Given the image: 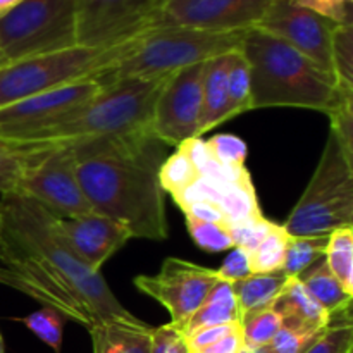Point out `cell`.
Wrapping results in <instances>:
<instances>
[{"label":"cell","instance_id":"cell-2","mask_svg":"<svg viewBox=\"0 0 353 353\" xmlns=\"http://www.w3.org/2000/svg\"><path fill=\"white\" fill-rule=\"evenodd\" d=\"M78 179L93 212L121 224L131 238H168L164 190L159 181L162 145L154 133L69 143Z\"/></svg>","mask_w":353,"mask_h":353},{"label":"cell","instance_id":"cell-1","mask_svg":"<svg viewBox=\"0 0 353 353\" xmlns=\"http://www.w3.org/2000/svg\"><path fill=\"white\" fill-rule=\"evenodd\" d=\"M0 283L86 330L137 317L74 254L55 217L17 192L0 195Z\"/></svg>","mask_w":353,"mask_h":353},{"label":"cell","instance_id":"cell-29","mask_svg":"<svg viewBox=\"0 0 353 353\" xmlns=\"http://www.w3.org/2000/svg\"><path fill=\"white\" fill-rule=\"evenodd\" d=\"M243 347L257 348L271 345L272 338L283 326V319L272 307L254 310L240 317Z\"/></svg>","mask_w":353,"mask_h":353},{"label":"cell","instance_id":"cell-15","mask_svg":"<svg viewBox=\"0 0 353 353\" xmlns=\"http://www.w3.org/2000/svg\"><path fill=\"white\" fill-rule=\"evenodd\" d=\"M336 24L290 0H276L257 28L292 45L295 50L334 76L331 38ZM336 78V76H334Z\"/></svg>","mask_w":353,"mask_h":353},{"label":"cell","instance_id":"cell-8","mask_svg":"<svg viewBox=\"0 0 353 353\" xmlns=\"http://www.w3.org/2000/svg\"><path fill=\"white\" fill-rule=\"evenodd\" d=\"M76 45V0H21L0 19V54L7 62Z\"/></svg>","mask_w":353,"mask_h":353},{"label":"cell","instance_id":"cell-39","mask_svg":"<svg viewBox=\"0 0 353 353\" xmlns=\"http://www.w3.org/2000/svg\"><path fill=\"white\" fill-rule=\"evenodd\" d=\"M150 353H188L185 336L171 324L154 327Z\"/></svg>","mask_w":353,"mask_h":353},{"label":"cell","instance_id":"cell-31","mask_svg":"<svg viewBox=\"0 0 353 353\" xmlns=\"http://www.w3.org/2000/svg\"><path fill=\"white\" fill-rule=\"evenodd\" d=\"M333 71L338 83L353 90V24H336L331 38Z\"/></svg>","mask_w":353,"mask_h":353},{"label":"cell","instance_id":"cell-46","mask_svg":"<svg viewBox=\"0 0 353 353\" xmlns=\"http://www.w3.org/2000/svg\"><path fill=\"white\" fill-rule=\"evenodd\" d=\"M240 353H274L271 350V347H257V348H247V347H243L240 350Z\"/></svg>","mask_w":353,"mask_h":353},{"label":"cell","instance_id":"cell-34","mask_svg":"<svg viewBox=\"0 0 353 353\" xmlns=\"http://www.w3.org/2000/svg\"><path fill=\"white\" fill-rule=\"evenodd\" d=\"M323 333L324 331L283 324L269 347L274 353H307V350L323 336Z\"/></svg>","mask_w":353,"mask_h":353},{"label":"cell","instance_id":"cell-41","mask_svg":"<svg viewBox=\"0 0 353 353\" xmlns=\"http://www.w3.org/2000/svg\"><path fill=\"white\" fill-rule=\"evenodd\" d=\"M238 324L240 323L203 327V330H199L195 331V333L188 334V336H185V343H186V348H188V353H196L202 350V348L216 343L217 340H221L223 336L230 334L234 327H238Z\"/></svg>","mask_w":353,"mask_h":353},{"label":"cell","instance_id":"cell-27","mask_svg":"<svg viewBox=\"0 0 353 353\" xmlns=\"http://www.w3.org/2000/svg\"><path fill=\"white\" fill-rule=\"evenodd\" d=\"M327 236H290L281 271L288 278H300L307 269L324 259Z\"/></svg>","mask_w":353,"mask_h":353},{"label":"cell","instance_id":"cell-17","mask_svg":"<svg viewBox=\"0 0 353 353\" xmlns=\"http://www.w3.org/2000/svg\"><path fill=\"white\" fill-rule=\"evenodd\" d=\"M93 353H150L152 333L138 317L128 321H107L88 330Z\"/></svg>","mask_w":353,"mask_h":353},{"label":"cell","instance_id":"cell-40","mask_svg":"<svg viewBox=\"0 0 353 353\" xmlns=\"http://www.w3.org/2000/svg\"><path fill=\"white\" fill-rule=\"evenodd\" d=\"M219 279L228 283H236L240 279L247 278L252 274L250 271V257L245 250L241 248L233 247V250L228 254V257L224 259L223 265L219 269H216Z\"/></svg>","mask_w":353,"mask_h":353},{"label":"cell","instance_id":"cell-3","mask_svg":"<svg viewBox=\"0 0 353 353\" xmlns=\"http://www.w3.org/2000/svg\"><path fill=\"white\" fill-rule=\"evenodd\" d=\"M240 50L250 71V110L290 107L330 117L353 103V90L341 86L333 74L261 28L245 33Z\"/></svg>","mask_w":353,"mask_h":353},{"label":"cell","instance_id":"cell-35","mask_svg":"<svg viewBox=\"0 0 353 353\" xmlns=\"http://www.w3.org/2000/svg\"><path fill=\"white\" fill-rule=\"evenodd\" d=\"M276 224L271 223L269 219H265L264 216L254 217V219L243 221V223H238L230 226L231 238H233L234 247L241 248L247 254H250L265 236L272 231Z\"/></svg>","mask_w":353,"mask_h":353},{"label":"cell","instance_id":"cell-28","mask_svg":"<svg viewBox=\"0 0 353 353\" xmlns=\"http://www.w3.org/2000/svg\"><path fill=\"white\" fill-rule=\"evenodd\" d=\"M288 241L290 234L286 233L285 228L276 224L271 233L248 254L252 274H268V272L281 271Z\"/></svg>","mask_w":353,"mask_h":353},{"label":"cell","instance_id":"cell-19","mask_svg":"<svg viewBox=\"0 0 353 353\" xmlns=\"http://www.w3.org/2000/svg\"><path fill=\"white\" fill-rule=\"evenodd\" d=\"M299 279L310 296L330 314L331 324L352 323L353 295H348L338 279L331 274L324 259L307 269Z\"/></svg>","mask_w":353,"mask_h":353},{"label":"cell","instance_id":"cell-23","mask_svg":"<svg viewBox=\"0 0 353 353\" xmlns=\"http://www.w3.org/2000/svg\"><path fill=\"white\" fill-rule=\"evenodd\" d=\"M240 323V310H238L236 296L233 292V283L219 279L212 292L209 293L202 305L199 307L190 323L186 324L183 336L195 333L210 326H221V324Z\"/></svg>","mask_w":353,"mask_h":353},{"label":"cell","instance_id":"cell-4","mask_svg":"<svg viewBox=\"0 0 353 353\" xmlns=\"http://www.w3.org/2000/svg\"><path fill=\"white\" fill-rule=\"evenodd\" d=\"M168 78L121 79L102 86L88 102L34 133L28 141L79 143L152 133L155 102Z\"/></svg>","mask_w":353,"mask_h":353},{"label":"cell","instance_id":"cell-36","mask_svg":"<svg viewBox=\"0 0 353 353\" xmlns=\"http://www.w3.org/2000/svg\"><path fill=\"white\" fill-rule=\"evenodd\" d=\"M210 152L214 157L226 168L240 169L245 168V161H247V143L241 138L234 137V134H217L212 137L209 141Z\"/></svg>","mask_w":353,"mask_h":353},{"label":"cell","instance_id":"cell-6","mask_svg":"<svg viewBox=\"0 0 353 353\" xmlns=\"http://www.w3.org/2000/svg\"><path fill=\"white\" fill-rule=\"evenodd\" d=\"M283 228L290 236H327L353 228V152L331 130L316 172Z\"/></svg>","mask_w":353,"mask_h":353},{"label":"cell","instance_id":"cell-20","mask_svg":"<svg viewBox=\"0 0 353 353\" xmlns=\"http://www.w3.org/2000/svg\"><path fill=\"white\" fill-rule=\"evenodd\" d=\"M228 64H230V52L207 61L200 137L223 124L224 121L231 119L230 97H228Z\"/></svg>","mask_w":353,"mask_h":353},{"label":"cell","instance_id":"cell-5","mask_svg":"<svg viewBox=\"0 0 353 353\" xmlns=\"http://www.w3.org/2000/svg\"><path fill=\"white\" fill-rule=\"evenodd\" d=\"M248 31V30H247ZM247 31H202L192 28H157L131 38L109 68L92 76L100 86L121 79H152L210 61L241 47Z\"/></svg>","mask_w":353,"mask_h":353},{"label":"cell","instance_id":"cell-48","mask_svg":"<svg viewBox=\"0 0 353 353\" xmlns=\"http://www.w3.org/2000/svg\"><path fill=\"white\" fill-rule=\"evenodd\" d=\"M0 353H6V352H3V341H2V336H0Z\"/></svg>","mask_w":353,"mask_h":353},{"label":"cell","instance_id":"cell-12","mask_svg":"<svg viewBox=\"0 0 353 353\" xmlns=\"http://www.w3.org/2000/svg\"><path fill=\"white\" fill-rule=\"evenodd\" d=\"M219 281L216 269L196 265L181 259H165L155 276H138L134 286L165 307L171 326L183 334L186 324Z\"/></svg>","mask_w":353,"mask_h":353},{"label":"cell","instance_id":"cell-42","mask_svg":"<svg viewBox=\"0 0 353 353\" xmlns=\"http://www.w3.org/2000/svg\"><path fill=\"white\" fill-rule=\"evenodd\" d=\"M331 131L341 140V143L353 152V103H347L338 112L330 116Z\"/></svg>","mask_w":353,"mask_h":353},{"label":"cell","instance_id":"cell-21","mask_svg":"<svg viewBox=\"0 0 353 353\" xmlns=\"http://www.w3.org/2000/svg\"><path fill=\"white\" fill-rule=\"evenodd\" d=\"M57 143L0 138V195L17 192L21 178Z\"/></svg>","mask_w":353,"mask_h":353},{"label":"cell","instance_id":"cell-26","mask_svg":"<svg viewBox=\"0 0 353 353\" xmlns=\"http://www.w3.org/2000/svg\"><path fill=\"white\" fill-rule=\"evenodd\" d=\"M176 148L178 150L169 155L159 169V181H161L162 190L164 193L172 195V199L181 195L185 190H188L193 183L200 179L199 171H196L185 145H179Z\"/></svg>","mask_w":353,"mask_h":353},{"label":"cell","instance_id":"cell-7","mask_svg":"<svg viewBox=\"0 0 353 353\" xmlns=\"http://www.w3.org/2000/svg\"><path fill=\"white\" fill-rule=\"evenodd\" d=\"M134 38V37H133ZM130 40L112 47H83L6 62L0 65V107L95 76L123 55Z\"/></svg>","mask_w":353,"mask_h":353},{"label":"cell","instance_id":"cell-24","mask_svg":"<svg viewBox=\"0 0 353 353\" xmlns=\"http://www.w3.org/2000/svg\"><path fill=\"white\" fill-rule=\"evenodd\" d=\"M286 281H288V276L283 271H278L268 272V274H250L233 283L240 317L254 310L272 307V303L285 288Z\"/></svg>","mask_w":353,"mask_h":353},{"label":"cell","instance_id":"cell-30","mask_svg":"<svg viewBox=\"0 0 353 353\" xmlns=\"http://www.w3.org/2000/svg\"><path fill=\"white\" fill-rule=\"evenodd\" d=\"M228 97L231 119L250 110V71L240 48L230 52L228 64Z\"/></svg>","mask_w":353,"mask_h":353},{"label":"cell","instance_id":"cell-32","mask_svg":"<svg viewBox=\"0 0 353 353\" xmlns=\"http://www.w3.org/2000/svg\"><path fill=\"white\" fill-rule=\"evenodd\" d=\"M21 323L31 331L37 338H40L47 347L55 353H61L62 338H64L65 319L61 312L50 307H41L37 312L23 317Z\"/></svg>","mask_w":353,"mask_h":353},{"label":"cell","instance_id":"cell-18","mask_svg":"<svg viewBox=\"0 0 353 353\" xmlns=\"http://www.w3.org/2000/svg\"><path fill=\"white\" fill-rule=\"evenodd\" d=\"M272 309L281 316L283 324L288 326L314 331H326L331 326L330 314L310 296L299 278H288Z\"/></svg>","mask_w":353,"mask_h":353},{"label":"cell","instance_id":"cell-22","mask_svg":"<svg viewBox=\"0 0 353 353\" xmlns=\"http://www.w3.org/2000/svg\"><path fill=\"white\" fill-rule=\"evenodd\" d=\"M212 183L216 185V200L214 202L223 210L228 226L262 216L250 172L245 171L240 178L230 183Z\"/></svg>","mask_w":353,"mask_h":353},{"label":"cell","instance_id":"cell-38","mask_svg":"<svg viewBox=\"0 0 353 353\" xmlns=\"http://www.w3.org/2000/svg\"><path fill=\"white\" fill-rule=\"evenodd\" d=\"M295 6L312 10L334 24H352L353 0H290Z\"/></svg>","mask_w":353,"mask_h":353},{"label":"cell","instance_id":"cell-44","mask_svg":"<svg viewBox=\"0 0 353 353\" xmlns=\"http://www.w3.org/2000/svg\"><path fill=\"white\" fill-rule=\"evenodd\" d=\"M241 348H243V334H241V326L238 324V327H234L230 334L196 353H240Z\"/></svg>","mask_w":353,"mask_h":353},{"label":"cell","instance_id":"cell-16","mask_svg":"<svg viewBox=\"0 0 353 353\" xmlns=\"http://www.w3.org/2000/svg\"><path fill=\"white\" fill-rule=\"evenodd\" d=\"M55 221L69 247L97 272L102 271L103 264L131 240V234L121 224L93 210L81 216L55 217Z\"/></svg>","mask_w":353,"mask_h":353},{"label":"cell","instance_id":"cell-33","mask_svg":"<svg viewBox=\"0 0 353 353\" xmlns=\"http://www.w3.org/2000/svg\"><path fill=\"white\" fill-rule=\"evenodd\" d=\"M186 217V228L199 248L209 254H217V252H226L233 248V238L228 224L223 223H209V221H200L192 216Z\"/></svg>","mask_w":353,"mask_h":353},{"label":"cell","instance_id":"cell-43","mask_svg":"<svg viewBox=\"0 0 353 353\" xmlns=\"http://www.w3.org/2000/svg\"><path fill=\"white\" fill-rule=\"evenodd\" d=\"M179 209L185 212V216H192L195 219L200 221H209V223H226V217H224L223 210L219 209V205L210 200H195V202H188L185 205H181Z\"/></svg>","mask_w":353,"mask_h":353},{"label":"cell","instance_id":"cell-25","mask_svg":"<svg viewBox=\"0 0 353 353\" xmlns=\"http://www.w3.org/2000/svg\"><path fill=\"white\" fill-rule=\"evenodd\" d=\"M324 261L345 292L353 295V228H340L330 233Z\"/></svg>","mask_w":353,"mask_h":353},{"label":"cell","instance_id":"cell-13","mask_svg":"<svg viewBox=\"0 0 353 353\" xmlns=\"http://www.w3.org/2000/svg\"><path fill=\"white\" fill-rule=\"evenodd\" d=\"M162 0H76V40L83 47H112L148 28Z\"/></svg>","mask_w":353,"mask_h":353},{"label":"cell","instance_id":"cell-45","mask_svg":"<svg viewBox=\"0 0 353 353\" xmlns=\"http://www.w3.org/2000/svg\"><path fill=\"white\" fill-rule=\"evenodd\" d=\"M19 2L21 0H0V19H2L9 10H12Z\"/></svg>","mask_w":353,"mask_h":353},{"label":"cell","instance_id":"cell-14","mask_svg":"<svg viewBox=\"0 0 353 353\" xmlns=\"http://www.w3.org/2000/svg\"><path fill=\"white\" fill-rule=\"evenodd\" d=\"M100 88L95 79L86 78L0 107V138L28 141L34 133L88 102Z\"/></svg>","mask_w":353,"mask_h":353},{"label":"cell","instance_id":"cell-9","mask_svg":"<svg viewBox=\"0 0 353 353\" xmlns=\"http://www.w3.org/2000/svg\"><path fill=\"white\" fill-rule=\"evenodd\" d=\"M17 193L30 196L57 219L92 212L78 179L74 150L57 143L21 178Z\"/></svg>","mask_w":353,"mask_h":353},{"label":"cell","instance_id":"cell-47","mask_svg":"<svg viewBox=\"0 0 353 353\" xmlns=\"http://www.w3.org/2000/svg\"><path fill=\"white\" fill-rule=\"evenodd\" d=\"M6 57H3V55L2 54H0V65H3V64H6Z\"/></svg>","mask_w":353,"mask_h":353},{"label":"cell","instance_id":"cell-11","mask_svg":"<svg viewBox=\"0 0 353 353\" xmlns=\"http://www.w3.org/2000/svg\"><path fill=\"white\" fill-rule=\"evenodd\" d=\"M207 61L169 74L155 102L150 130L165 145L179 147L200 138Z\"/></svg>","mask_w":353,"mask_h":353},{"label":"cell","instance_id":"cell-10","mask_svg":"<svg viewBox=\"0 0 353 353\" xmlns=\"http://www.w3.org/2000/svg\"><path fill=\"white\" fill-rule=\"evenodd\" d=\"M276 0H162L148 30L192 28L202 31H247L257 26Z\"/></svg>","mask_w":353,"mask_h":353},{"label":"cell","instance_id":"cell-37","mask_svg":"<svg viewBox=\"0 0 353 353\" xmlns=\"http://www.w3.org/2000/svg\"><path fill=\"white\" fill-rule=\"evenodd\" d=\"M307 353H353V324H331Z\"/></svg>","mask_w":353,"mask_h":353}]
</instances>
